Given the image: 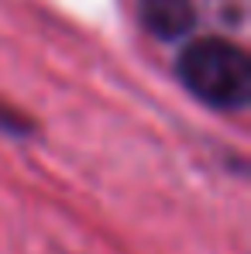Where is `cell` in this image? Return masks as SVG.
<instances>
[{"mask_svg":"<svg viewBox=\"0 0 251 254\" xmlns=\"http://www.w3.org/2000/svg\"><path fill=\"white\" fill-rule=\"evenodd\" d=\"M182 86L213 110H245L251 103V59L227 38H196L179 55Z\"/></svg>","mask_w":251,"mask_h":254,"instance_id":"cell-1","label":"cell"},{"mask_svg":"<svg viewBox=\"0 0 251 254\" xmlns=\"http://www.w3.org/2000/svg\"><path fill=\"white\" fill-rule=\"evenodd\" d=\"M138 14L155 38H182L196 24V10L189 0H141Z\"/></svg>","mask_w":251,"mask_h":254,"instance_id":"cell-2","label":"cell"}]
</instances>
